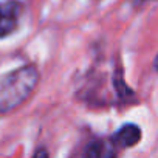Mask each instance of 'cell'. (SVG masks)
Instances as JSON below:
<instances>
[{
	"label": "cell",
	"instance_id": "8992f818",
	"mask_svg": "<svg viewBox=\"0 0 158 158\" xmlns=\"http://www.w3.org/2000/svg\"><path fill=\"white\" fill-rule=\"evenodd\" d=\"M155 67L158 68V56H156V60H155Z\"/></svg>",
	"mask_w": 158,
	"mask_h": 158
},
{
	"label": "cell",
	"instance_id": "5b68a950",
	"mask_svg": "<svg viewBox=\"0 0 158 158\" xmlns=\"http://www.w3.org/2000/svg\"><path fill=\"white\" fill-rule=\"evenodd\" d=\"M34 158H50L48 156V152L45 149H39L36 153H34Z\"/></svg>",
	"mask_w": 158,
	"mask_h": 158
},
{
	"label": "cell",
	"instance_id": "277c9868",
	"mask_svg": "<svg viewBox=\"0 0 158 158\" xmlns=\"http://www.w3.org/2000/svg\"><path fill=\"white\" fill-rule=\"evenodd\" d=\"M84 158H116L115 146L113 143L104 139H93L87 146L84 152Z\"/></svg>",
	"mask_w": 158,
	"mask_h": 158
},
{
	"label": "cell",
	"instance_id": "7a4b0ae2",
	"mask_svg": "<svg viewBox=\"0 0 158 158\" xmlns=\"http://www.w3.org/2000/svg\"><path fill=\"white\" fill-rule=\"evenodd\" d=\"M20 13L22 6L17 0H8L0 3V37L11 34L17 28Z\"/></svg>",
	"mask_w": 158,
	"mask_h": 158
},
{
	"label": "cell",
	"instance_id": "3957f363",
	"mask_svg": "<svg viewBox=\"0 0 158 158\" xmlns=\"http://www.w3.org/2000/svg\"><path fill=\"white\" fill-rule=\"evenodd\" d=\"M139 139H141V130H139V127L135 126V124H126V126H123L121 129L116 130V133L113 135L112 143L115 146H118V147L127 149V147L135 146Z\"/></svg>",
	"mask_w": 158,
	"mask_h": 158
},
{
	"label": "cell",
	"instance_id": "6da1fadb",
	"mask_svg": "<svg viewBox=\"0 0 158 158\" xmlns=\"http://www.w3.org/2000/svg\"><path fill=\"white\" fill-rule=\"evenodd\" d=\"M39 81L34 65L20 67L0 77V113H6L19 107L33 93Z\"/></svg>",
	"mask_w": 158,
	"mask_h": 158
},
{
	"label": "cell",
	"instance_id": "52a82bcc",
	"mask_svg": "<svg viewBox=\"0 0 158 158\" xmlns=\"http://www.w3.org/2000/svg\"><path fill=\"white\" fill-rule=\"evenodd\" d=\"M135 3H139V2H144V0H133Z\"/></svg>",
	"mask_w": 158,
	"mask_h": 158
}]
</instances>
